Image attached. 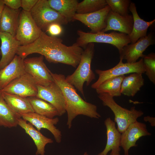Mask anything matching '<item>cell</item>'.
<instances>
[{"label": "cell", "instance_id": "obj_16", "mask_svg": "<svg viewBox=\"0 0 155 155\" xmlns=\"http://www.w3.org/2000/svg\"><path fill=\"white\" fill-rule=\"evenodd\" d=\"M106 21V26L101 31L103 32L113 30L129 35L132 31L133 23L132 15L128 14L123 16L111 10L107 16Z\"/></svg>", "mask_w": 155, "mask_h": 155}, {"label": "cell", "instance_id": "obj_1", "mask_svg": "<svg viewBox=\"0 0 155 155\" xmlns=\"http://www.w3.org/2000/svg\"><path fill=\"white\" fill-rule=\"evenodd\" d=\"M84 51L75 43L70 46L63 43L62 40L47 35L42 31L38 38L32 43L18 48L17 55L24 59L31 54L37 53L44 57L49 62L61 63L76 67Z\"/></svg>", "mask_w": 155, "mask_h": 155}, {"label": "cell", "instance_id": "obj_2", "mask_svg": "<svg viewBox=\"0 0 155 155\" xmlns=\"http://www.w3.org/2000/svg\"><path fill=\"white\" fill-rule=\"evenodd\" d=\"M50 73L54 82L61 89L64 98L67 115V125L69 129L71 127L73 120L78 115L97 119L101 117L97 112V106L84 100L75 87L66 80L64 75L53 73L51 71Z\"/></svg>", "mask_w": 155, "mask_h": 155}, {"label": "cell", "instance_id": "obj_19", "mask_svg": "<svg viewBox=\"0 0 155 155\" xmlns=\"http://www.w3.org/2000/svg\"><path fill=\"white\" fill-rule=\"evenodd\" d=\"M104 124L106 129V144L103 150L97 155H107L110 150L111 152L110 155L120 154L121 133L116 128L115 122L110 117L105 120Z\"/></svg>", "mask_w": 155, "mask_h": 155}, {"label": "cell", "instance_id": "obj_6", "mask_svg": "<svg viewBox=\"0 0 155 155\" xmlns=\"http://www.w3.org/2000/svg\"><path fill=\"white\" fill-rule=\"evenodd\" d=\"M30 13L36 24L42 31H46L49 26L53 23L60 25L68 23L64 17L50 6L47 0H38Z\"/></svg>", "mask_w": 155, "mask_h": 155}, {"label": "cell", "instance_id": "obj_38", "mask_svg": "<svg viewBox=\"0 0 155 155\" xmlns=\"http://www.w3.org/2000/svg\"><path fill=\"white\" fill-rule=\"evenodd\" d=\"M115 155H121L120 154H119Z\"/></svg>", "mask_w": 155, "mask_h": 155}, {"label": "cell", "instance_id": "obj_13", "mask_svg": "<svg viewBox=\"0 0 155 155\" xmlns=\"http://www.w3.org/2000/svg\"><path fill=\"white\" fill-rule=\"evenodd\" d=\"M151 135V133L148 131L145 124L136 121L130 124L121 133V146L124 151V155H129L130 148L137 146L136 142L140 137Z\"/></svg>", "mask_w": 155, "mask_h": 155}, {"label": "cell", "instance_id": "obj_5", "mask_svg": "<svg viewBox=\"0 0 155 155\" xmlns=\"http://www.w3.org/2000/svg\"><path fill=\"white\" fill-rule=\"evenodd\" d=\"M77 34L78 37L75 43L82 48H85L90 43H105L115 46L119 53L124 46L131 43L128 35L121 32H113L107 33L101 31L93 33L78 30Z\"/></svg>", "mask_w": 155, "mask_h": 155}, {"label": "cell", "instance_id": "obj_12", "mask_svg": "<svg viewBox=\"0 0 155 155\" xmlns=\"http://www.w3.org/2000/svg\"><path fill=\"white\" fill-rule=\"evenodd\" d=\"M153 37V34L151 32L140 38L135 42L125 46L119 53L120 59L125 60L126 63H129L136 62L140 57H143V53L146 49L154 44Z\"/></svg>", "mask_w": 155, "mask_h": 155}, {"label": "cell", "instance_id": "obj_25", "mask_svg": "<svg viewBox=\"0 0 155 155\" xmlns=\"http://www.w3.org/2000/svg\"><path fill=\"white\" fill-rule=\"evenodd\" d=\"M142 74L135 73L125 76L121 84V94L128 96H134L144 84Z\"/></svg>", "mask_w": 155, "mask_h": 155}, {"label": "cell", "instance_id": "obj_21", "mask_svg": "<svg viewBox=\"0 0 155 155\" xmlns=\"http://www.w3.org/2000/svg\"><path fill=\"white\" fill-rule=\"evenodd\" d=\"M129 9L132 13L133 23L132 31L128 36L131 43H133L140 38L147 36L148 28L154 23L155 20L146 22L141 19L137 13L136 7L134 3H130Z\"/></svg>", "mask_w": 155, "mask_h": 155}, {"label": "cell", "instance_id": "obj_20", "mask_svg": "<svg viewBox=\"0 0 155 155\" xmlns=\"http://www.w3.org/2000/svg\"><path fill=\"white\" fill-rule=\"evenodd\" d=\"M18 125L24 130L34 141L37 149L36 155H45V146L48 144L53 143V140L43 135L30 123H27L21 117L18 120Z\"/></svg>", "mask_w": 155, "mask_h": 155}, {"label": "cell", "instance_id": "obj_36", "mask_svg": "<svg viewBox=\"0 0 155 155\" xmlns=\"http://www.w3.org/2000/svg\"><path fill=\"white\" fill-rule=\"evenodd\" d=\"M5 5L3 0H0V20Z\"/></svg>", "mask_w": 155, "mask_h": 155}, {"label": "cell", "instance_id": "obj_3", "mask_svg": "<svg viewBox=\"0 0 155 155\" xmlns=\"http://www.w3.org/2000/svg\"><path fill=\"white\" fill-rule=\"evenodd\" d=\"M94 53V43H89L84 50L77 69L72 74L65 78L66 80L80 92L84 97V83L88 86L95 79V74L91 69Z\"/></svg>", "mask_w": 155, "mask_h": 155}, {"label": "cell", "instance_id": "obj_7", "mask_svg": "<svg viewBox=\"0 0 155 155\" xmlns=\"http://www.w3.org/2000/svg\"><path fill=\"white\" fill-rule=\"evenodd\" d=\"M42 31L36 24L30 12L23 10L20 11L14 37L21 46L33 42L38 38Z\"/></svg>", "mask_w": 155, "mask_h": 155}, {"label": "cell", "instance_id": "obj_34", "mask_svg": "<svg viewBox=\"0 0 155 155\" xmlns=\"http://www.w3.org/2000/svg\"><path fill=\"white\" fill-rule=\"evenodd\" d=\"M5 5L14 10H18L21 7V0H3Z\"/></svg>", "mask_w": 155, "mask_h": 155}, {"label": "cell", "instance_id": "obj_33", "mask_svg": "<svg viewBox=\"0 0 155 155\" xmlns=\"http://www.w3.org/2000/svg\"><path fill=\"white\" fill-rule=\"evenodd\" d=\"M38 1V0H21V7L23 10L30 12Z\"/></svg>", "mask_w": 155, "mask_h": 155}, {"label": "cell", "instance_id": "obj_39", "mask_svg": "<svg viewBox=\"0 0 155 155\" xmlns=\"http://www.w3.org/2000/svg\"><path fill=\"white\" fill-rule=\"evenodd\" d=\"M0 55H1V52L0 50Z\"/></svg>", "mask_w": 155, "mask_h": 155}, {"label": "cell", "instance_id": "obj_18", "mask_svg": "<svg viewBox=\"0 0 155 155\" xmlns=\"http://www.w3.org/2000/svg\"><path fill=\"white\" fill-rule=\"evenodd\" d=\"M23 60L16 55L9 63L0 70V90L26 72Z\"/></svg>", "mask_w": 155, "mask_h": 155}, {"label": "cell", "instance_id": "obj_14", "mask_svg": "<svg viewBox=\"0 0 155 155\" xmlns=\"http://www.w3.org/2000/svg\"><path fill=\"white\" fill-rule=\"evenodd\" d=\"M110 7L107 5L98 11L85 14L76 13L74 20H78L88 27L90 33H96L101 32L106 26V18L111 10Z\"/></svg>", "mask_w": 155, "mask_h": 155}, {"label": "cell", "instance_id": "obj_30", "mask_svg": "<svg viewBox=\"0 0 155 155\" xmlns=\"http://www.w3.org/2000/svg\"><path fill=\"white\" fill-rule=\"evenodd\" d=\"M146 74L149 80L155 84V54L151 53L142 58Z\"/></svg>", "mask_w": 155, "mask_h": 155}, {"label": "cell", "instance_id": "obj_31", "mask_svg": "<svg viewBox=\"0 0 155 155\" xmlns=\"http://www.w3.org/2000/svg\"><path fill=\"white\" fill-rule=\"evenodd\" d=\"M111 10L121 15L128 14L130 1L129 0H106Z\"/></svg>", "mask_w": 155, "mask_h": 155}, {"label": "cell", "instance_id": "obj_11", "mask_svg": "<svg viewBox=\"0 0 155 155\" xmlns=\"http://www.w3.org/2000/svg\"><path fill=\"white\" fill-rule=\"evenodd\" d=\"M38 92L36 96L53 105L57 109L59 116L66 112L64 98L60 88L54 82L47 86L37 85Z\"/></svg>", "mask_w": 155, "mask_h": 155}, {"label": "cell", "instance_id": "obj_29", "mask_svg": "<svg viewBox=\"0 0 155 155\" xmlns=\"http://www.w3.org/2000/svg\"><path fill=\"white\" fill-rule=\"evenodd\" d=\"M107 5L106 0H84L78 3L76 13H90L101 9Z\"/></svg>", "mask_w": 155, "mask_h": 155}, {"label": "cell", "instance_id": "obj_9", "mask_svg": "<svg viewBox=\"0 0 155 155\" xmlns=\"http://www.w3.org/2000/svg\"><path fill=\"white\" fill-rule=\"evenodd\" d=\"M44 57L26 58L24 59L25 71L31 75L38 85L47 86L54 82L51 71L44 63Z\"/></svg>", "mask_w": 155, "mask_h": 155}, {"label": "cell", "instance_id": "obj_17", "mask_svg": "<svg viewBox=\"0 0 155 155\" xmlns=\"http://www.w3.org/2000/svg\"><path fill=\"white\" fill-rule=\"evenodd\" d=\"M0 39L2 56L0 61L1 70L12 61L17 54L18 48L21 44L14 37L7 33L0 32Z\"/></svg>", "mask_w": 155, "mask_h": 155}, {"label": "cell", "instance_id": "obj_22", "mask_svg": "<svg viewBox=\"0 0 155 155\" xmlns=\"http://www.w3.org/2000/svg\"><path fill=\"white\" fill-rule=\"evenodd\" d=\"M20 11L5 5L0 20V32L8 33L15 37Z\"/></svg>", "mask_w": 155, "mask_h": 155}, {"label": "cell", "instance_id": "obj_32", "mask_svg": "<svg viewBox=\"0 0 155 155\" xmlns=\"http://www.w3.org/2000/svg\"><path fill=\"white\" fill-rule=\"evenodd\" d=\"M46 31L51 36H56L61 34L62 32V28L61 25L57 23H53L50 25Z\"/></svg>", "mask_w": 155, "mask_h": 155}, {"label": "cell", "instance_id": "obj_27", "mask_svg": "<svg viewBox=\"0 0 155 155\" xmlns=\"http://www.w3.org/2000/svg\"><path fill=\"white\" fill-rule=\"evenodd\" d=\"M27 98L34 113L50 118L59 116L57 109L49 102L36 96L28 97Z\"/></svg>", "mask_w": 155, "mask_h": 155}, {"label": "cell", "instance_id": "obj_23", "mask_svg": "<svg viewBox=\"0 0 155 155\" xmlns=\"http://www.w3.org/2000/svg\"><path fill=\"white\" fill-rule=\"evenodd\" d=\"M50 6L64 17L68 23L74 21L78 2L77 0H48Z\"/></svg>", "mask_w": 155, "mask_h": 155}, {"label": "cell", "instance_id": "obj_26", "mask_svg": "<svg viewBox=\"0 0 155 155\" xmlns=\"http://www.w3.org/2000/svg\"><path fill=\"white\" fill-rule=\"evenodd\" d=\"M21 117L10 108L3 98V92L0 90V126L9 128L16 127Z\"/></svg>", "mask_w": 155, "mask_h": 155}, {"label": "cell", "instance_id": "obj_8", "mask_svg": "<svg viewBox=\"0 0 155 155\" xmlns=\"http://www.w3.org/2000/svg\"><path fill=\"white\" fill-rule=\"evenodd\" d=\"M96 73L98 75L97 80L93 84L91 87L96 89L100 84L111 78L132 73L143 74L145 70L143 59L141 58L138 61L133 63H123V60L120 59L119 63L114 67L106 70H95Z\"/></svg>", "mask_w": 155, "mask_h": 155}, {"label": "cell", "instance_id": "obj_37", "mask_svg": "<svg viewBox=\"0 0 155 155\" xmlns=\"http://www.w3.org/2000/svg\"><path fill=\"white\" fill-rule=\"evenodd\" d=\"M83 155H88V154L87 152H85Z\"/></svg>", "mask_w": 155, "mask_h": 155}, {"label": "cell", "instance_id": "obj_15", "mask_svg": "<svg viewBox=\"0 0 155 155\" xmlns=\"http://www.w3.org/2000/svg\"><path fill=\"white\" fill-rule=\"evenodd\" d=\"M21 117L26 121H28L34 126L39 131L42 129L48 130L53 135L56 142H61L62 135L61 131L55 125L59 121L58 118H50L38 115L34 112L22 115Z\"/></svg>", "mask_w": 155, "mask_h": 155}, {"label": "cell", "instance_id": "obj_24", "mask_svg": "<svg viewBox=\"0 0 155 155\" xmlns=\"http://www.w3.org/2000/svg\"><path fill=\"white\" fill-rule=\"evenodd\" d=\"M3 96L10 108L21 116L23 114L34 112L27 98L3 92Z\"/></svg>", "mask_w": 155, "mask_h": 155}, {"label": "cell", "instance_id": "obj_4", "mask_svg": "<svg viewBox=\"0 0 155 155\" xmlns=\"http://www.w3.org/2000/svg\"><path fill=\"white\" fill-rule=\"evenodd\" d=\"M98 98L103 105L109 108L115 115V122L117 125V129L121 133L125 131L131 123L137 121V119L144 114L140 110H137L135 106L130 109L123 108L118 104L113 97L106 93L98 94Z\"/></svg>", "mask_w": 155, "mask_h": 155}, {"label": "cell", "instance_id": "obj_28", "mask_svg": "<svg viewBox=\"0 0 155 155\" xmlns=\"http://www.w3.org/2000/svg\"><path fill=\"white\" fill-rule=\"evenodd\" d=\"M125 76V75L119 76L106 80L95 89L96 93L98 94L107 93L113 97L121 96V84Z\"/></svg>", "mask_w": 155, "mask_h": 155}, {"label": "cell", "instance_id": "obj_35", "mask_svg": "<svg viewBox=\"0 0 155 155\" xmlns=\"http://www.w3.org/2000/svg\"><path fill=\"white\" fill-rule=\"evenodd\" d=\"M144 120L146 122L148 121L150 124L151 126H155V118L150 116H147L144 117Z\"/></svg>", "mask_w": 155, "mask_h": 155}, {"label": "cell", "instance_id": "obj_10", "mask_svg": "<svg viewBox=\"0 0 155 155\" xmlns=\"http://www.w3.org/2000/svg\"><path fill=\"white\" fill-rule=\"evenodd\" d=\"M1 90L26 98L36 96L38 92L36 83L26 72L14 79Z\"/></svg>", "mask_w": 155, "mask_h": 155}]
</instances>
